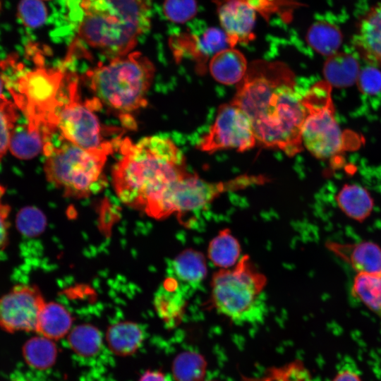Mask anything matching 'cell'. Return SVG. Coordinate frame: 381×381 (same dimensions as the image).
<instances>
[{
    "mask_svg": "<svg viewBox=\"0 0 381 381\" xmlns=\"http://www.w3.org/2000/svg\"><path fill=\"white\" fill-rule=\"evenodd\" d=\"M139 381H169L168 377L159 371H147L140 378Z\"/></svg>",
    "mask_w": 381,
    "mask_h": 381,
    "instance_id": "obj_39",
    "label": "cell"
},
{
    "mask_svg": "<svg viewBox=\"0 0 381 381\" xmlns=\"http://www.w3.org/2000/svg\"><path fill=\"white\" fill-rule=\"evenodd\" d=\"M351 291L368 308L381 317V272L357 273Z\"/></svg>",
    "mask_w": 381,
    "mask_h": 381,
    "instance_id": "obj_25",
    "label": "cell"
},
{
    "mask_svg": "<svg viewBox=\"0 0 381 381\" xmlns=\"http://www.w3.org/2000/svg\"><path fill=\"white\" fill-rule=\"evenodd\" d=\"M16 224L20 233L26 236H35L42 232L46 219L36 207H25L17 214Z\"/></svg>",
    "mask_w": 381,
    "mask_h": 381,
    "instance_id": "obj_33",
    "label": "cell"
},
{
    "mask_svg": "<svg viewBox=\"0 0 381 381\" xmlns=\"http://www.w3.org/2000/svg\"><path fill=\"white\" fill-rule=\"evenodd\" d=\"M163 11L166 18L176 23H184L198 12L196 0H164Z\"/></svg>",
    "mask_w": 381,
    "mask_h": 381,
    "instance_id": "obj_35",
    "label": "cell"
},
{
    "mask_svg": "<svg viewBox=\"0 0 381 381\" xmlns=\"http://www.w3.org/2000/svg\"><path fill=\"white\" fill-rule=\"evenodd\" d=\"M218 17L231 47L247 44L255 38L258 14L269 13L272 0H214Z\"/></svg>",
    "mask_w": 381,
    "mask_h": 381,
    "instance_id": "obj_13",
    "label": "cell"
},
{
    "mask_svg": "<svg viewBox=\"0 0 381 381\" xmlns=\"http://www.w3.org/2000/svg\"><path fill=\"white\" fill-rule=\"evenodd\" d=\"M5 83H4V78L1 75V74H0V102L1 100H3L6 97L4 96V95L3 94V90H4V86Z\"/></svg>",
    "mask_w": 381,
    "mask_h": 381,
    "instance_id": "obj_40",
    "label": "cell"
},
{
    "mask_svg": "<svg viewBox=\"0 0 381 381\" xmlns=\"http://www.w3.org/2000/svg\"><path fill=\"white\" fill-rule=\"evenodd\" d=\"M356 82L363 93H377L381 90V72L374 67H367L360 71Z\"/></svg>",
    "mask_w": 381,
    "mask_h": 381,
    "instance_id": "obj_36",
    "label": "cell"
},
{
    "mask_svg": "<svg viewBox=\"0 0 381 381\" xmlns=\"http://www.w3.org/2000/svg\"><path fill=\"white\" fill-rule=\"evenodd\" d=\"M248 117L258 144L294 156L303 150L306 116L295 75L281 61L255 60L237 84L232 101Z\"/></svg>",
    "mask_w": 381,
    "mask_h": 381,
    "instance_id": "obj_1",
    "label": "cell"
},
{
    "mask_svg": "<svg viewBox=\"0 0 381 381\" xmlns=\"http://www.w3.org/2000/svg\"><path fill=\"white\" fill-rule=\"evenodd\" d=\"M240 254V243L229 229L221 230L210 242L207 249L209 259L221 269L236 265Z\"/></svg>",
    "mask_w": 381,
    "mask_h": 381,
    "instance_id": "obj_24",
    "label": "cell"
},
{
    "mask_svg": "<svg viewBox=\"0 0 381 381\" xmlns=\"http://www.w3.org/2000/svg\"><path fill=\"white\" fill-rule=\"evenodd\" d=\"M18 119L17 107L5 97L0 102V161L9 149L11 138Z\"/></svg>",
    "mask_w": 381,
    "mask_h": 381,
    "instance_id": "obj_32",
    "label": "cell"
},
{
    "mask_svg": "<svg viewBox=\"0 0 381 381\" xmlns=\"http://www.w3.org/2000/svg\"><path fill=\"white\" fill-rule=\"evenodd\" d=\"M42 1H49V0H42Z\"/></svg>",
    "mask_w": 381,
    "mask_h": 381,
    "instance_id": "obj_43",
    "label": "cell"
},
{
    "mask_svg": "<svg viewBox=\"0 0 381 381\" xmlns=\"http://www.w3.org/2000/svg\"><path fill=\"white\" fill-rule=\"evenodd\" d=\"M248 65L243 53L234 47L225 49L210 60L209 70L217 82L224 85L238 84L244 78Z\"/></svg>",
    "mask_w": 381,
    "mask_h": 381,
    "instance_id": "obj_18",
    "label": "cell"
},
{
    "mask_svg": "<svg viewBox=\"0 0 381 381\" xmlns=\"http://www.w3.org/2000/svg\"><path fill=\"white\" fill-rule=\"evenodd\" d=\"M188 296L171 277L166 279L155 293V308L159 317L170 326L180 322L183 317Z\"/></svg>",
    "mask_w": 381,
    "mask_h": 381,
    "instance_id": "obj_17",
    "label": "cell"
},
{
    "mask_svg": "<svg viewBox=\"0 0 381 381\" xmlns=\"http://www.w3.org/2000/svg\"><path fill=\"white\" fill-rule=\"evenodd\" d=\"M23 353L27 363L38 370L50 368L57 356L53 340L41 335L29 339L23 346Z\"/></svg>",
    "mask_w": 381,
    "mask_h": 381,
    "instance_id": "obj_29",
    "label": "cell"
},
{
    "mask_svg": "<svg viewBox=\"0 0 381 381\" xmlns=\"http://www.w3.org/2000/svg\"><path fill=\"white\" fill-rule=\"evenodd\" d=\"M44 303L37 286H14L0 298V327L8 332L36 331Z\"/></svg>",
    "mask_w": 381,
    "mask_h": 381,
    "instance_id": "obj_12",
    "label": "cell"
},
{
    "mask_svg": "<svg viewBox=\"0 0 381 381\" xmlns=\"http://www.w3.org/2000/svg\"><path fill=\"white\" fill-rule=\"evenodd\" d=\"M202 381H217V380H202Z\"/></svg>",
    "mask_w": 381,
    "mask_h": 381,
    "instance_id": "obj_41",
    "label": "cell"
},
{
    "mask_svg": "<svg viewBox=\"0 0 381 381\" xmlns=\"http://www.w3.org/2000/svg\"><path fill=\"white\" fill-rule=\"evenodd\" d=\"M78 40L110 60L126 55L141 35L128 24L109 0H65Z\"/></svg>",
    "mask_w": 381,
    "mask_h": 381,
    "instance_id": "obj_7",
    "label": "cell"
},
{
    "mask_svg": "<svg viewBox=\"0 0 381 381\" xmlns=\"http://www.w3.org/2000/svg\"><path fill=\"white\" fill-rule=\"evenodd\" d=\"M340 210L349 217L362 222L371 214L374 201L369 192L357 184H345L336 195Z\"/></svg>",
    "mask_w": 381,
    "mask_h": 381,
    "instance_id": "obj_19",
    "label": "cell"
},
{
    "mask_svg": "<svg viewBox=\"0 0 381 381\" xmlns=\"http://www.w3.org/2000/svg\"><path fill=\"white\" fill-rule=\"evenodd\" d=\"M66 94L62 92L61 104L56 111V130L61 138L87 150H95L108 144L101 133L99 121L95 110L101 107L94 98L83 101L78 83L69 81Z\"/></svg>",
    "mask_w": 381,
    "mask_h": 381,
    "instance_id": "obj_10",
    "label": "cell"
},
{
    "mask_svg": "<svg viewBox=\"0 0 381 381\" xmlns=\"http://www.w3.org/2000/svg\"><path fill=\"white\" fill-rule=\"evenodd\" d=\"M154 74L151 61L136 52L99 64L86 76L95 99L127 119L130 113L146 104Z\"/></svg>",
    "mask_w": 381,
    "mask_h": 381,
    "instance_id": "obj_4",
    "label": "cell"
},
{
    "mask_svg": "<svg viewBox=\"0 0 381 381\" xmlns=\"http://www.w3.org/2000/svg\"><path fill=\"white\" fill-rule=\"evenodd\" d=\"M123 20L141 35L151 25L150 0H109Z\"/></svg>",
    "mask_w": 381,
    "mask_h": 381,
    "instance_id": "obj_28",
    "label": "cell"
},
{
    "mask_svg": "<svg viewBox=\"0 0 381 381\" xmlns=\"http://www.w3.org/2000/svg\"><path fill=\"white\" fill-rule=\"evenodd\" d=\"M170 277L188 296L196 291L207 274L205 256L200 252L187 249L179 254L171 262Z\"/></svg>",
    "mask_w": 381,
    "mask_h": 381,
    "instance_id": "obj_15",
    "label": "cell"
},
{
    "mask_svg": "<svg viewBox=\"0 0 381 381\" xmlns=\"http://www.w3.org/2000/svg\"><path fill=\"white\" fill-rule=\"evenodd\" d=\"M205 370L204 358L194 352L179 353L172 364V373L176 381H202Z\"/></svg>",
    "mask_w": 381,
    "mask_h": 381,
    "instance_id": "obj_31",
    "label": "cell"
},
{
    "mask_svg": "<svg viewBox=\"0 0 381 381\" xmlns=\"http://www.w3.org/2000/svg\"><path fill=\"white\" fill-rule=\"evenodd\" d=\"M231 47L227 36L222 29L210 28L200 37L193 38L189 54L196 60L200 73L205 71V63L217 53Z\"/></svg>",
    "mask_w": 381,
    "mask_h": 381,
    "instance_id": "obj_22",
    "label": "cell"
},
{
    "mask_svg": "<svg viewBox=\"0 0 381 381\" xmlns=\"http://www.w3.org/2000/svg\"><path fill=\"white\" fill-rule=\"evenodd\" d=\"M327 248L357 273L381 272V246L373 241L353 243L329 242Z\"/></svg>",
    "mask_w": 381,
    "mask_h": 381,
    "instance_id": "obj_14",
    "label": "cell"
},
{
    "mask_svg": "<svg viewBox=\"0 0 381 381\" xmlns=\"http://www.w3.org/2000/svg\"><path fill=\"white\" fill-rule=\"evenodd\" d=\"M5 85L14 104L27 118V125L40 131L46 142L56 131V111L61 100L64 74L44 67L25 71L13 59L1 64Z\"/></svg>",
    "mask_w": 381,
    "mask_h": 381,
    "instance_id": "obj_3",
    "label": "cell"
},
{
    "mask_svg": "<svg viewBox=\"0 0 381 381\" xmlns=\"http://www.w3.org/2000/svg\"><path fill=\"white\" fill-rule=\"evenodd\" d=\"M268 179L262 176L241 175L232 179L210 182L188 173L174 183L146 213L155 219L173 214H185L205 208L220 195L262 184Z\"/></svg>",
    "mask_w": 381,
    "mask_h": 381,
    "instance_id": "obj_8",
    "label": "cell"
},
{
    "mask_svg": "<svg viewBox=\"0 0 381 381\" xmlns=\"http://www.w3.org/2000/svg\"><path fill=\"white\" fill-rule=\"evenodd\" d=\"M327 81L314 84L303 96L306 116L301 128L303 145L315 157L330 159L343 149L344 138L335 119Z\"/></svg>",
    "mask_w": 381,
    "mask_h": 381,
    "instance_id": "obj_9",
    "label": "cell"
},
{
    "mask_svg": "<svg viewBox=\"0 0 381 381\" xmlns=\"http://www.w3.org/2000/svg\"><path fill=\"white\" fill-rule=\"evenodd\" d=\"M110 349L116 354L128 356L138 349L143 340V333L138 325L121 322L111 325L106 336Z\"/></svg>",
    "mask_w": 381,
    "mask_h": 381,
    "instance_id": "obj_23",
    "label": "cell"
},
{
    "mask_svg": "<svg viewBox=\"0 0 381 381\" xmlns=\"http://www.w3.org/2000/svg\"><path fill=\"white\" fill-rule=\"evenodd\" d=\"M0 9H1V1H0Z\"/></svg>",
    "mask_w": 381,
    "mask_h": 381,
    "instance_id": "obj_42",
    "label": "cell"
},
{
    "mask_svg": "<svg viewBox=\"0 0 381 381\" xmlns=\"http://www.w3.org/2000/svg\"><path fill=\"white\" fill-rule=\"evenodd\" d=\"M357 60L346 53H336L328 57L324 66V75L331 86L345 87L357 81L359 75Z\"/></svg>",
    "mask_w": 381,
    "mask_h": 381,
    "instance_id": "obj_21",
    "label": "cell"
},
{
    "mask_svg": "<svg viewBox=\"0 0 381 381\" xmlns=\"http://www.w3.org/2000/svg\"><path fill=\"white\" fill-rule=\"evenodd\" d=\"M121 157L112 171V181L120 200L147 213L163 194L186 176L183 154L167 138L149 136L135 143L119 144Z\"/></svg>",
    "mask_w": 381,
    "mask_h": 381,
    "instance_id": "obj_2",
    "label": "cell"
},
{
    "mask_svg": "<svg viewBox=\"0 0 381 381\" xmlns=\"http://www.w3.org/2000/svg\"><path fill=\"white\" fill-rule=\"evenodd\" d=\"M354 42L368 61L381 66V4L372 7L361 20Z\"/></svg>",
    "mask_w": 381,
    "mask_h": 381,
    "instance_id": "obj_16",
    "label": "cell"
},
{
    "mask_svg": "<svg viewBox=\"0 0 381 381\" xmlns=\"http://www.w3.org/2000/svg\"><path fill=\"white\" fill-rule=\"evenodd\" d=\"M332 381H361V380L356 373L344 370L339 372Z\"/></svg>",
    "mask_w": 381,
    "mask_h": 381,
    "instance_id": "obj_38",
    "label": "cell"
},
{
    "mask_svg": "<svg viewBox=\"0 0 381 381\" xmlns=\"http://www.w3.org/2000/svg\"><path fill=\"white\" fill-rule=\"evenodd\" d=\"M256 143L248 117L231 101L219 107L213 124L197 147L208 153L225 149L245 152L252 149Z\"/></svg>",
    "mask_w": 381,
    "mask_h": 381,
    "instance_id": "obj_11",
    "label": "cell"
},
{
    "mask_svg": "<svg viewBox=\"0 0 381 381\" xmlns=\"http://www.w3.org/2000/svg\"><path fill=\"white\" fill-rule=\"evenodd\" d=\"M18 15L27 27L36 28L47 19V8L42 0H21L18 7Z\"/></svg>",
    "mask_w": 381,
    "mask_h": 381,
    "instance_id": "obj_34",
    "label": "cell"
},
{
    "mask_svg": "<svg viewBox=\"0 0 381 381\" xmlns=\"http://www.w3.org/2000/svg\"><path fill=\"white\" fill-rule=\"evenodd\" d=\"M308 44L318 53L330 56L339 48L342 42V35L335 25L318 21L313 23L306 35Z\"/></svg>",
    "mask_w": 381,
    "mask_h": 381,
    "instance_id": "obj_26",
    "label": "cell"
},
{
    "mask_svg": "<svg viewBox=\"0 0 381 381\" xmlns=\"http://www.w3.org/2000/svg\"><path fill=\"white\" fill-rule=\"evenodd\" d=\"M4 188L0 186V253L6 247L8 241V230L10 226V206L1 200Z\"/></svg>",
    "mask_w": 381,
    "mask_h": 381,
    "instance_id": "obj_37",
    "label": "cell"
},
{
    "mask_svg": "<svg viewBox=\"0 0 381 381\" xmlns=\"http://www.w3.org/2000/svg\"><path fill=\"white\" fill-rule=\"evenodd\" d=\"M71 325V315L63 306L56 302H45L40 313L35 332L49 339L56 340L68 334Z\"/></svg>",
    "mask_w": 381,
    "mask_h": 381,
    "instance_id": "obj_20",
    "label": "cell"
},
{
    "mask_svg": "<svg viewBox=\"0 0 381 381\" xmlns=\"http://www.w3.org/2000/svg\"><path fill=\"white\" fill-rule=\"evenodd\" d=\"M267 279L248 255L232 269H220L211 282V303L220 314L237 325L262 323L267 313L264 294Z\"/></svg>",
    "mask_w": 381,
    "mask_h": 381,
    "instance_id": "obj_6",
    "label": "cell"
},
{
    "mask_svg": "<svg viewBox=\"0 0 381 381\" xmlns=\"http://www.w3.org/2000/svg\"><path fill=\"white\" fill-rule=\"evenodd\" d=\"M116 141L105 146L87 150L65 140L55 145L44 144V171L47 179L61 189L65 196L84 198L100 191L106 184L104 168L107 156Z\"/></svg>",
    "mask_w": 381,
    "mask_h": 381,
    "instance_id": "obj_5",
    "label": "cell"
},
{
    "mask_svg": "<svg viewBox=\"0 0 381 381\" xmlns=\"http://www.w3.org/2000/svg\"><path fill=\"white\" fill-rule=\"evenodd\" d=\"M68 344L77 354L90 357L97 354L102 344L100 332L90 325H80L68 333Z\"/></svg>",
    "mask_w": 381,
    "mask_h": 381,
    "instance_id": "obj_30",
    "label": "cell"
},
{
    "mask_svg": "<svg viewBox=\"0 0 381 381\" xmlns=\"http://www.w3.org/2000/svg\"><path fill=\"white\" fill-rule=\"evenodd\" d=\"M45 140L38 131L27 124L16 126L13 131L9 150L16 157L22 159H31L44 148Z\"/></svg>",
    "mask_w": 381,
    "mask_h": 381,
    "instance_id": "obj_27",
    "label": "cell"
}]
</instances>
